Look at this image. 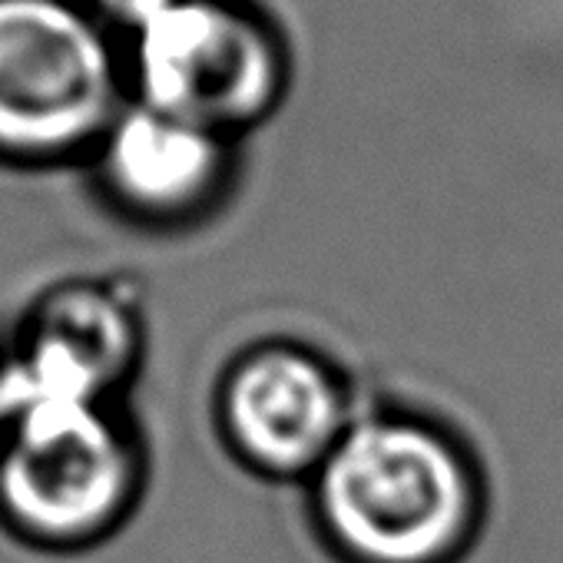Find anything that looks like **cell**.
Segmentation results:
<instances>
[{"instance_id": "cell-1", "label": "cell", "mask_w": 563, "mask_h": 563, "mask_svg": "<svg viewBox=\"0 0 563 563\" xmlns=\"http://www.w3.org/2000/svg\"><path fill=\"white\" fill-rule=\"evenodd\" d=\"M302 490L335 563H464L490 514L477 448L408 405L365 401Z\"/></svg>"}, {"instance_id": "cell-2", "label": "cell", "mask_w": 563, "mask_h": 563, "mask_svg": "<svg viewBox=\"0 0 563 563\" xmlns=\"http://www.w3.org/2000/svg\"><path fill=\"white\" fill-rule=\"evenodd\" d=\"M150 474L130 401H0V530L31 550L103 547L136 517Z\"/></svg>"}, {"instance_id": "cell-3", "label": "cell", "mask_w": 563, "mask_h": 563, "mask_svg": "<svg viewBox=\"0 0 563 563\" xmlns=\"http://www.w3.org/2000/svg\"><path fill=\"white\" fill-rule=\"evenodd\" d=\"M126 87L110 27L84 0H0V163L90 159Z\"/></svg>"}, {"instance_id": "cell-4", "label": "cell", "mask_w": 563, "mask_h": 563, "mask_svg": "<svg viewBox=\"0 0 563 563\" xmlns=\"http://www.w3.org/2000/svg\"><path fill=\"white\" fill-rule=\"evenodd\" d=\"M349 368L299 335H262L225 358L212 385V428L235 467L306 487L362 415Z\"/></svg>"}, {"instance_id": "cell-5", "label": "cell", "mask_w": 563, "mask_h": 563, "mask_svg": "<svg viewBox=\"0 0 563 563\" xmlns=\"http://www.w3.org/2000/svg\"><path fill=\"white\" fill-rule=\"evenodd\" d=\"M130 37L133 100L229 140L262 123L286 93V51L235 0H176Z\"/></svg>"}, {"instance_id": "cell-6", "label": "cell", "mask_w": 563, "mask_h": 563, "mask_svg": "<svg viewBox=\"0 0 563 563\" xmlns=\"http://www.w3.org/2000/svg\"><path fill=\"white\" fill-rule=\"evenodd\" d=\"M146 345V309L126 278H54L0 332V401H130Z\"/></svg>"}, {"instance_id": "cell-7", "label": "cell", "mask_w": 563, "mask_h": 563, "mask_svg": "<svg viewBox=\"0 0 563 563\" xmlns=\"http://www.w3.org/2000/svg\"><path fill=\"white\" fill-rule=\"evenodd\" d=\"M103 202L136 229H199L235 183L232 140L130 100L90 153Z\"/></svg>"}, {"instance_id": "cell-8", "label": "cell", "mask_w": 563, "mask_h": 563, "mask_svg": "<svg viewBox=\"0 0 563 563\" xmlns=\"http://www.w3.org/2000/svg\"><path fill=\"white\" fill-rule=\"evenodd\" d=\"M84 4L107 24V27H123L136 34L150 21H156L163 11H169L176 0H84Z\"/></svg>"}]
</instances>
